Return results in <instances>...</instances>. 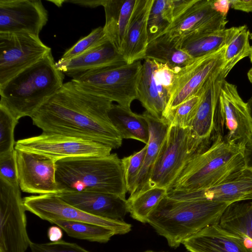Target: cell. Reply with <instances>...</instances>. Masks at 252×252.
<instances>
[{
  "label": "cell",
  "mask_w": 252,
  "mask_h": 252,
  "mask_svg": "<svg viewBox=\"0 0 252 252\" xmlns=\"http://www.w3.org/2000/svg\"><path fill=\"white\" fill-rule=\"evenodd\" d=\"M242 27L194 32L174 41L180 49L195 59L217 52L227 45Z\"/></svg>",
  "instance_id": "24"
},
{
  "label": "cell",
  "mask_w": 252,
  "mask_h": 252,
  "mask_svg": "<svg viewBox=\"0 0 252 252\" xmlns=\"http://www.w3.org/2000/svg\"><path fill=\"white\" fill-rule=\"evenodd\" d=\"M136 0H104V32L110 42L121 54L124 41ZM122 55V54H121Z\"/></svg>",
  "instance_id": "26"
},
{
  "label": "cell",
  "mask_w": 252,
  "mask_h": 252,
  "mask_svg": "<svg viewBox=\"0 0 252 252\" xmlns=\"http://www.w3.org/2000/svg\"><path fill=\"white\" fill-rule=\"evenodd\" d=\"M243 155L245 166L252 171V140L245 146Z\"/></svg>",
  "instance_id": "42"
},
{
  "label": "cell",
  "mask_w": 252,
  "mask_h": 252,
  "mask_svg": "<svg viewBox=\"0 0 252 252\" xmlns=\"http://www.w3.org/2000/svg\"><path fill=\"white\" fill-rule=\"evenodd\" d=\"M225 125L229 143L245 146L252 140V118L247 102L239 95L236 85L225 80L221 88L215 119V130ZM216 132V133H217Z\"/></svg>",
  "instance_id": "11"
},
{
  "label": "cell",
  "mask_w": 252,
  "mask_h": 252,
  "mask_svg": "<svg viewBox=\"0 0 252 252\" xmlns=\"http://www.w3.org/2000/svg\"><path fill=\"white\" fill-rule=\"evenodd\" d=\"M226 46L214 53L194 59L177 71L172 94L164 114L195 95L208 79L222 68Z\"/></svg>",
  "instance_id": "14"
},
{
  "label": "cell",
  "mask_w": 252,
  "mask_h": 252,
  "mask_svg": "<svg viewBox=\"0 0 252 252\" xmlns=\"http://www.w3.org/2000/svg\"><path fill=\"white\" fill-rule=\"evenodd\" d=\"M56 182L59 192H96L126 197L127 192L122 159L116 153L57 160Z\"/></svg>",
  "instance_id": "2"
},
{
  "label": "cell",
  "mask_w": 252,
  "mask_h": 252,
  "mask_svg": "<svg viewBox=\"0 0 252 252\" xmlns=\"http://www.w3.org/2000/svg\"><path fill=\"white\" fill-rule=\"evenodd\" d=\"M108 116L123 139H132L148 144L149 127L143 114L135 113L119 104H113Z\"/></svg>",
  "instance_id": "27"
},
{
  "label": "cell",
  "mask_w": 252,
  "mask_h": 252,
  "mask_svg": "<svg viewBox=\"0 0 252 252\" xmlns=\"http://www.w3.org/2000/svg\"><path fill=\"white\" fill-rule=\"evenodd\" d=\"M121 62H126L122 55L108 40L76 57L66 60L60 59L55 64L59 70L72 78L94 68Z\"/></svg>",
  "instance_id": "23"
},
{
  "label": "cell",
  "mask_w": 252,
  "mask_h": 252,
  "mask_svg": "<svg viewBox=\"0 0 252 252\" xmlns=\"http://www.w3.org/2000/svg\"><path fill=\"white\" fill-rule=\"evenodd\" d=\"M18 121L6 107L0 104V156L15 149L14 132Z\"/></svg>",
  "instance_id": "35"
},
{
  "label": "cell",
  "mask_w": 252,
  "mask_h": 252,
  "mask_svg": "<svg viewBox=\"0 0 252 252\" xmlns=\"http://www.w3.org/2000/svg\"><path fill=\"white\" fill-rule=\"evenodd\" d=\"M247 76L249 81L252 84V67L248 71Z\"/></svg>",
  "instance_id": "46"
},
{
  "label": "cell",
  "mask_w": 252,
  "mask_h": 252,
  "mask_svg": "<svg viewBox=\"0 0 252 252\" xmlns=\"http://www.w3.org/2000/svg\"><path fill=\"white\" fill-rule=\"evenodd\" d=\"M147 146L141 150L122 159L127 191L130 194L142 168Z\"/></svg>",
  "instance_id": "37"
},
{
  "label": "cell",
  "mask_w": 252,
  "mask_h": 252,
  "mask_svg": "<svg viewBox=\"0 0 252 252\" xmlns=\"http://www.w3.org/2000/svg\"><path fill=\"white\" fill-rule=\"evenodd\" d=\"M59 226H52L49 227L47 235L52 242H57L61 240L63 233Z\"/></svg>",
  "instance_id": "43"
},
{
  "label": "cell",
  "mask_w": 252,
  "mask_h": 252,
  "mask_svg": "<svg viewBox=\"0 0 252 252\" xmlns=\"http://www.w3.org/2000/svg\"><path fill=\"white\" fill-rule=\"evenodd\" d=\"M52 51L0 86V104L19 120L31 117L63 85Z\"/></svg>",
  "instance_id": "3"
},
{
  "label": "cell",
  "mask_w": 252,
  "mask_h": 252,
  "mask_svg": "<svg viewBox=\"0 0 252 252\" xmlns=\"http://www.w3.org/2000/svg\"><path fill=\"white\" fill-rule=\"evenodd\" d=\"M52 223L59 226L70 237L91 242L107 243L117 235L109 228L93 223L64 220H55Z\"/></svg>",
  "instance_id": "30"
},
{
  "label": "cell",
  "mask_w": 252,
  "mask_h": 252,
  "mask_svg": "<svg viewBox=\"0 0 252 252\" xmlns=\"http://www.w3.org/2000/svg\"><path fill=\"white\" fill-rule=\"evenodd\" d=\"M48 20V11L40 0H0V33L39 36Z\"/></svg>",
  "instance_id": "17"
},
{
  "label": "cell",
  "mask_w": 252,
  "mask_h": 252,
  "mask_svg": "<svg viewBox=\"0 0 252 252\" xmlns=\"http://www.w3.org/2000/svg\"><path fill=\"white\" fill-rule=\"evenodd\" d=\"M230 6V0H215L214 7L220 13L227 15L229 7Z\"/></svg>",
  "instance_id": "44"
},
{
  "label": "cell",
  "mask_w": 252,
  "mask_h": 252,
  "mask_svg": "<svg viewBox=\"0 0 252 252\" xmlns=\"http://www.w3.org/2000/svg\"><path fill=\"white\" fill-rule=\"evenodd\" d=\"M143 115L149 125L150 137L142 168L129 198L149 189V180L170 126L165 120L157 119L146 111Z\"/></svg>",
  "instance_id": "25"
},
{
  "label": "cell",
  "mask_w": 252,
  "mask_h": 252,
  "mask_svg": "<svg viewBox=\"0 0 252 252\" xmlns=\"http://www.w3.org/2000/svg\"><path fill=\"white\" fill-rule=\"evenodd\" d=\"M211 142L199 138L189 127L169 126L149 180V189L163 188L168 191L187 164L209 147Z\"/></svg>",
  "instance_id": "7"
},
{
  "label": "cell",
  "mask_w": 252,
  "mask_h": 252,
  "mask_svg": "<svg viewBox=\"0 0 252 252\" xmlns=\"http://www.w3.org/2000/svg\"><path fill=\"white\" fill-rule=\"evenodd\" d=\"M154 0H136L121 54L127 63L144 59L149 43L148 20Z\"/></svg>",
  "instance_id": "21"
},
{
  "label": "cell",
  "mask_w": 252,
  "mask_h": 252,
  "mask_svg": "<svg viewBox=\"0 0 252 252\" xmlns=\"http://www.w3.org/2000/svg\"><path fill=\"white\" fill-rule=\"evenodd\" d=\"M228 203L210 200H178L167 195L148 218L147 223L178 248L183 242L205 227L219 223Z\"/></svg>",
  "instance_id": "4"
},
{
  "label": "cell",
  "mask_w": 252,
  "mask_h": 252,
  "mask_svg": "<svg viewBox=\"0 0 252 252\" xmlns=\"http://www.w3.org/2000/svg\"><path fill=\"white\" fill-rule=\"evenodd\" d=\"M230 7L235 10L247 13L252 12V0H230Z\"/></svg>",
  "instance_id": "40"
},
{
  "label": "cell",
  "mask_w": 252,
  "mask_h": 252,
  "mask_svg": "<svg viewBox=\"0 0 252 252\" xmlns=\"http://www.w3.org/2000/svg\"><path fill=\"white\" fill-rule=\"evenodd\" d=\"M20 189L0 178V252H25L30 247Z\"/></svg>",
  "instance_id": "8"
},
{
  "label": "cell",
  "mask_w": 252,
  "mask_h": 252,
  "mask_svg": "<svg viewBox=\"0 0 252 252\" xmlns=\"http://www.w3.org/2000/svg\"><path fill=\"white\" fill-rule=\"evenodd\" d=\"M104 0H64V2H69L73 4H76L82 6L94 8L98 6H102Z\"/></svg>",
  "instance_id": "41"
},
{
  "label": "cell",
  "mask_w": 252,
  "mask_h": 252,
  "mask_svg": "<svg viewBox=\"0 0 252 252\" xmlns=\"http://www.w3.org/2000/svg\"><path fill=\"white\" fill-rule=\"evenodd\" d=\"M143 252H156L152 250H147L146 251H144Z\"/></svg>",
  "instance_id": "47"
},
{
  "label": "cell",
  "mask_w": 252,
  "mask_h": 252,
  "mask_svg": "<svg viewBox=\"0 0 252 252\" xmlns=\"http://www.w3.org/2000/svg\"><path fill=\"white\" fill-rule=\"evenodd\" d=\"M177 71L166 64L145 59L139 75L137 99L153 117L163 119L170 99Z\"/></svg>",
  "instance_id": "12"
},
{
  "label": "cell",
  "mask_w": 252,
  "mask_h": 252,
  "mask_svg": "<svg viewBox=\"0 0 252 252\" xmlns=\"http://www.w3.org/2000/svg\"><path fill=\"white\" fill-rule=\"evenodd\" d=\"M142 63H116L94 68L72 78L71 81L80 90L115 101L130 109L137 99V86Z\"/></svg>",
  "instance_id": "6"
},
{
  "label": "cell",
  "mask_w": 252,
  "mask_h": 252,
  "mask_svg": "<svg viewBox=\"0 0 252 252\" xmlns=\"http://www.w3.org/2000/svg\"><path fill=\"white\" fill-rule=\"evenodd\" d=\"M113 104L107 98L80 90L70 81L31 118L42 132L89 139L116 149L123 138L108 116Z\"/></svg>",
  "instance_id": "1"
},
{
  "label": "cell",
  "mask_w": 252,
  "mask_h": 252,
  "mask_svg": "<svg viewBox=\"0 0 252 252\" xmlns=\"http://www.w3.org/2000/svg\"><path fill=\"white\" fill-rule=\"evenodd\" d=\"M244 149L217 135L209 147L187 164L167 192H191L218 184L245 166Z\"/></svg>",
  "instance_id": "5"
},
{
  "label": "cell",
  "mask_w": 252,
  "mask_h": 252,
  "mask_svg": "<svg viewBox=\"0 0 252 252\" xmlns=\"http://www.w3.org/2000/svg\"><path fill=\"white\" fill-rule=\"evenodd\" d=\"M167 194L166 189L155 187L149 189L132 198H128V213L134 220L147 223L150 214Z\"/></svg>",
  "instance_id": "31"
},
{
  "label": "cell",
  "mask_w": 252,
  "mask_h": 252,
  "mask_svg": "<svg viewBox=\"0 0 252 252\" xmlns=\"http://www.w3.org/2000/svg\"><path fill=\"white\" fill-rule=\"evenodd\" d=\"M225 78L221 68L210 77L195 94L199 95L200 101L189 128L201 139L212 142L215 138V115Z\"/></svg>",
  "instance_id": "19"
},
{
  "label": "cell",
  "mask_w": 252,
  "mask_h": 252,
  "mask_svg": "<svg viewBox=\"0 0 252 252\" xmlns=\"http://www.w3.org/2000/svg\"><path fill=\"white\" fill-rule=\"evenodd\" d=\"M57 194L72 206L100 218L124 220L128 213L127 199L118 195L96 192L65 191Z\"/></svg>",
  "instance_id": "20"
},
{
  "label": "cell",
  "mask_w": 252,
  "mask_h": 252,
  "mask_svg": "<svg viewBox=\"0 0 252 252\" xmlns=\"http://www.w3.org/2000/svg\"><path fill=\"white\" fill-rule=\"evenodd\" d=\"M31 252H90L75 243L61 240L47 243H36L31 241Z\"/></svg>",
  "instance_id": "38"
},
{
  "label": "cell",
  "mask_w": 252,
  "mask_h": 252,
  "mask_svg": "<svg viewBox=\"0 0 252 252\" xmlns=\"http://www.w3.org/2000/svg\"><path fill=\"white\" fill-rule=\"evenodd\" d=\"M251 34L246 25L235 35L226 46L222 70L226 77L234 66L241 60L248 57L252 63Z\"/></svg>",
  "instance_id": "32"
},
{
  "label": "cell",
  "mask_w": 252,
  "mask_h": 252,
  "mask_svg": "<svg viewBox=\"0 0 252 252\" xmlns=\"http://www.w3.org/2000/svg\"><path fill=\"white\" fill-rule=\"evenodd\" d=\"M51 49L39 36L28 33H0V86L35 63Z\"/></svg>",
  "instance_id": "10"
},
{
  "label": "cell",
  "mask_w": 252,
  "mask_h": 252,
  "mask_svg": "<svg viewBox=\"0 0 252 252\" xmlns=\"http://www.w3.org/2000/svg\"><path fill=\"white\" fill-rule=\"evenodd\" d=\"M214 0H192L189 5L174 18L161 34L176 41L189 33L224 29L228 22L226 15L214 7ZM161 35V34H160Z\"/></svg>",
  "instance_id": "16"
},
{
  "label": "cell",
  "mask_w": 252,
  "mask_h": 252,
  "mask_svg": "<svg viewBox=\"0 0 252 252\" xmlns=\"http://www.w3.org/2000/svg\"><path fill=\"white\" fill-rule=\"evenodd\" d=\"M15 149L40 154L56 161L68 158L108 156L112 148L89 139L42 132L37 136L18 140Z\"/></svg>",
  "instance_id": "9"
},
{
  "label": "cell",
  "mask_w": 252,
  "mask_h": 252,
  "mask_svg": "<svg viewBox=\"0 0 252 252\" xmlns=\"http://www.w3.org/2000/svg\"><path fill=\"white\" fill-rule=\"evenodd\" d=\"M108 40L103 27L96 28L67 50L60 59L66 60L76 57Z\"/></svg>",
  "instance_id": "36"
},
{
  "label": "cell",
  "mask_w": 252,
  "mask_h": 252,
  "mask_svg": "<svg viewBox=\"0 0 252 252\" xmlns=\"http://www.w3.org/2000/svg\"><path fill=\"white\" fill-rule=\"evenodd\" d=\"M0 178L12 185H19L15 149L10 153L0 156Z\"/></svg>",
  "instance_id": "39"
},
{
  "label": "cell",
  "mask_w": 252,
  "mask_h": 252,
  "mask_svg": "<svg viewBox=\"0 0 252 252\" xmlns=\"http://www.w3.org/2000/svg\"><path fill=\"white\" fill-rule=\"evenodd\" d=\"M182 244L189 252H251L242 239L219 223L205 227Z\"/></svg>",
  "instance_id": "22"
},
{
  "label": "cell",
  "mask_w": 252,
  "mask_h": 252,
  "mask_svg": "<svg viewBox=\"0 0 252 252\" xmlns=\"http://www.w3.org/2000/svg\"><path fill=\"white\" fill-rule=\"evenodd\" d=\"M173 0H154L148 20L149 42L161 34L174 20Z\"/></svg>",
  "instance_id": "33"
},
{
  "label": "cell",
  "mask_w": 252,
  "mask_h": 252,
  "mask_svg": "<svg viewBox=\"0 0 252 252\" xmlns=\"http://www.w3.org/2000/svg\"><path fill=\"white\" fill-rule=\"evenodd\" d=\"M219 224L242 239L252 252V201L230 204L221 215Z\"/></svg>",
  "instance_id": "28"
},
{
  "label": "cell",
  "mask_w": 252,
  "mask_h": 252,
  "mask_svg": "<svg viewBox=\"0 0 252 252\" xmlns=\"http://www.w3.org/2000/svg\"><path fill=\"white\" fill-rule=\"evenodd\" d=\"M167 196L178 200H210L230 204L252 200V171L244 166L206 189L191 192H168Z\"/></svg>",
  "instance_id": "18"
},
{
  "label": "cell",
  "mask_w": 252,
  "mask_h": 252,
  "mask_svg": "<svg viewBox=\"0 0 252 252\" xmlns=\"http://www.w3.org/2000/svg\"><path fill=\"white\" fill-rule=\"evenodd\" d=\"M26 211L50 223L64 220L93 223L109 228L116 234H125L131 229V225L124 220H110L84 212L67 203L57 194L31 195L23 198Z\"/></svg>",
  "instance_id": "13"
},
{
  "label": "cell",
  "mask_w": 252,
  "mask_h": 252,
  "mask_svg": "<svg viewBox=\"0 0 252 252\" xmlns=\"http://www.w3.org/2000/svg\"><path fill=\"white\" fill-rule=\"evenodd\" d=\"M249 110L250 111L251 115L252 118V96L251 97V98L249 99V100L247 102Z\"/></svg>",
  "instance_id": "45"
},
{
  "label": "cell",
  "mask_w": 252,
  "mask_h": 252,
  "mask_svg": "<svg viewBox=\"0 0 252 252\" xmlns=\"http://www.w3.org/2000/svg\"><path fill=\"white\" fill-rule=\"evenodd\" d=\"M15 150L20 189L33 194L58 193L56 161L40 154Z\"/></svg>",
  "instance_id": "15"
},
{
  "label": "cell",
  "mask_w": 252,
  "mask_h": 252,
  "mask_svg": "<svg viewBox=\"0 0 252 252\" xmlns=\"http://www.w3.org/2000/svg\"><path fill=\"white\" fill-rule=\"evenodd\" d=\"M200 101L198 95H194L164 115L169 125L182 128L189 127Z\"/></svg>",
  "instance_id": "34"
},
{
  "label": "cell",
  "mask_w": 252,
  "mask_h": 252,
  "mask_svg": "<svg viewBox=\"0 0 252 252\" xmlns=\"http://www.w3.org/2000/svg\"><path fill=\"white\" fill-rule=\"evenodd\" d=\"M144 59H149L166 64L178 71L194 59L180 49L177 43L162 34L149 42Z\"/></svg>",
  "instance_id": "29"
}]
</instances>
